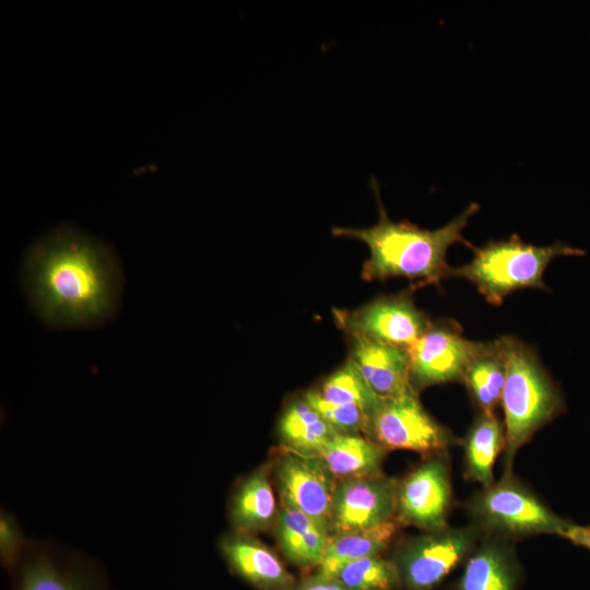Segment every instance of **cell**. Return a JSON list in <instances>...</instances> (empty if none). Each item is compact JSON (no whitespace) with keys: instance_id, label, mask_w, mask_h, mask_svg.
I'll use <instances>...</instances> for the list:
<instances>
[{"instance_id":"obj_29","label":"cell","mask_w":590,"mask_h":590,"mask_svg":"<svg viewBox=\"0 0 590 590\" xmlns=\"http://www.w3.org/2000/svg\"><path fill=\"white\" fill-rule=\"evenodd\" d=\"M559 536L590 551V526L570 523Z\"/></svg>"},{"instance_id":"obj_25","label":"cell","mask_w":590,"mask_h":590,"mask_svg":"<svg viewBox=\"0 0 590 590\" xmlns=\"http://www.w3.org/2000/svg\"><path fill=\"white\" fill-rule=\"evenodd\" d=\"M331 578L350 590H394L401 586L396 562L380 555L346 563Z\"/></svg>"},{"instance_id":"obj_26","label":"cell","mask_w":590,"mask_h":590,"mask_svg":"<svg viewBox=\"0 0 590 590\" xmlns=\"http://www.w3.org/2000/svg\"><path fill=\"white\" fill-rule=\"evenodd\" d=\"M303 397L338 434L365 435L368 416L357 406L326 400L316 389L306 391Z\"/></svg>"},{"instance_id":"obj_3","label":"cell","mask_w":590,"mask_h":590,"mask_svg":"<svg viewBox=\"0 0 590 590\" xmlns=\"http://www.w3.org/2000/svg\"><path fill=\"white\" fill-rule=\"evenodd\" d=\"M502 340L507 359L500 399L505 428L503 476H509L518 450L557 417L565 410V403L533 347L511 335H504Z\"/></svg>"},{"instance_id":"obj_14","label":"cell","mask_w":590,"mask_h":590,"mask_svg":"<svg viewBox=\"0 0 590 590\" xmlns=\"http://www.w3.org/2000/svg\"><path fill=\"white\" fill-rule=\"evenodd\" d=\"M220 551L231 570L260 590H291L295 580L267 545L247 533L220 540Z\"/></svg>"},{"instance_id":"obj_27","label":"cell","mask_w":590,"mask_h":590,"mask_svg":"<svg viewBox=\"0 0 590 590\" xmlns=\"http://www.w3.org/2000/svg\"><path fill=\"white\" fill-rule=\"evenodd\" d=\"M30 540L25 538L15 517L1 509L0 512V559L2 566L12 571L25 551Z\"/></svg>"},{"instance_id":"obj_2","label":"cell","mask_w":590,"mask_h":590,"mask_svg":"<svg viewBox=\"0 0 590 590\" xmlns=\"http://www.w3.org/2000/svg\"><path fill=\"white\" fill-rule=\"evenodd\" d=\"M378 208V221L364 228L333 227L332 234L364 243L369 257L364 262V281H385L404 278L417 281L414 291L422 286L439 285L450 276L447 251L455 244L472 245L463 237L469 220L480 210L476 202L470 203L461 213L436 229L421 228L410 221L394 222L389 219L381 202L378 184L371 179Z\"/></svg>"},{"instance_id":"obj_4","label":"cell","mask_w":590,"mask_h":590,"mask_svg":"<svg viewBox=\"0 0 590 590\" xmlns=\"http://www.w3.org/2000/svg\"><path fill=\"white\" fill-rule=\"evenodd\" d=\"M470 262L451 268L450 276L472 283L485 300L500 306L511 292L523 288L550 291L543 281L552 260L566 256H585L583 249L562 241L547 246L524 243L517 234L508 239L491 240L471 248Z\"/></svg>"},{"instance_id":"obj_1","label":"cell","mask_w":590,"mask_h":590,"mask_svg":"<svg viewBox=\"0 0 590 590\" xmlns=\"http://www.w3.org/2000/svg\"><path fill=\"white\" fill-rule=\"evenodd\" d=\"M23 275L33 308L55 327L108 319L121 288L120 270L109 248L71 225L49 231L31 247Z\"/></svg>"},{"instance_id":"obj_16","label":"cell","mask_w":590,"mask_h":590,"mask_svg":"<svg viewBox=\"0 0 590 590\" xmlns=\"http://www.w3.org/2000/svg\"><path fill=\"white\" fill-rule=\"evenodd\" d=\"M520 568L512 548L500 538H486L468 556L458 590H516Z\"/></svg>"},{"instance_id":"obj_12","label":"cell","mask_w":590,"mask_h":590,"mask_svg":"<svg viewBox=\"0 0 590 590\" xmlns=\"http://www.w3.org/2000/svg\"><path fill=\"white\" fill-rule=\"evenodd\" d=\"M337 479L315 456L284 449L275 467V484L282 505L297 509L330 532Z\"/></svg>"},{"instance_id":"obj_20","label":"cell","mask_w":590,"mask_h":590,"mask_svg":"<svg viewBox=\"0 0 590 590\" xmlns=\"http://www.w3.org/2000/svg\"><path fill=\"white\" fill-rule=\"evenodd\" d=\"M462 446L465 479L482 488L491 486L494 463L505 446V428L494 412H479Z\"/></svg>"},{"instance_id":"obj_23","label":"cell","mask_w":590,"mask_h":590,"mask_svg":"<svg viewBox=\"0 0 590 590\" xmlns=\"http://www.w3.org/2000/svg\"><path fill=\"white\" fill-rule=\"evenodd\" d=\"M506 375L507 359L502 338L484 342L461 381L480 412H494L500 403Z\"/></svg>"},{"instance_id":"obj_21","label":"cell","mask_w":590,"mask_h":590,"mask_svg":"<svg viewBox=\"0 0 590 590\" xmlns=\"http://www.w3.org/2000/svg\"><path fill=\"white\" fill-rule=\"evenodd\" d=\"M337 434L303 396L286 404L278 422L284 449L305 456H316Z\"/></svg>"},{"instance_id":"obj_18","label":"cell","mask_w":590,"mask_h":590,"mask_svg":"<svg viewBox=\"0 0 590 590\" xmlns=\"http://www.w3.org/2000/svg\"><path fill=\"white\" fill-rule=\"evenodd\" d=\"M275 527L280 548L292 564L299 568L320 564L330 538L326 527L286 505L279 509Z\"/></svg>"},{"instance_id":"obj_19","label":"cell","mask_w":590,"mask_h":590,"mask_svg":"<svg viewBox=\"0 0 590 590\" xmlns=\"http://www.w3.org/2000/svg\"><path fill=\"white\" fill-rule=\"evenodd\" d=\"M387 450L365 435L337 434L315 456L337 481L376 475Z\"/></svg>"},{"instance_id":"obj_11","label":"cell","mask_w":590,"mask_h":590,"mask_svg":"<svg viewBox=\"0 0 590 590\" xmlns=\"http://www.w3.org/2000/svg\"><path fill=\"white\" fill-rule=\"evenodd\" d=\"M452 489L448 463L430 456L400 482L396 491V518L427 532L447 528Z\"/></svg>"},{"instance_id":"obj_9","label":"cell","mask_w":590,"mask_h":590,"mask_svg":"<svg viewBox=\"0 0 590 590\" xmlns=\"http://www.w3.org/2000/svg\"><path fill=\"white\" fill-rule=\"evenodd\" d=\"M483 346L484 342L464 338L457 321L432 320L426 331L408 351L411 388L418 393L432 386L461 382L468 366Z\"/></svg>"},{"instance_id":"obj_10","label":"cell","mask_w":590,"mask_h":590,"mask_svg":"<svg viewBox=\"0 0 590 590\" xmlns=\"http://www.w3.org/2000/svg\"><path fill=\"white\" fill-rule=\"evenodd\" d=\"M11 573V590H109L90 559L50 542L30 540Z\"/></svg>"},{"instance_id":"obj_6","label":"cell","mask_w":590,"mask_h":590,"mask_svg":"<svg viewBox=\"0 0 590 590\" xmlns=\"http://www.w3.org/2000/svg\"><path fill=\"white\" fill-rule=\"evenodd\" d=\"M365 436L388 450H412L435 456L456 444L452 433L422 405L412 388L384 399L369 415Z\"/></svg>"},{"instance_id":"obj_15","label":"cell","mask_w":590,"mask_h":590,"mask_svg":"<svg viewBox=\"0 0 590 590\" xmlns=\"http://www.w3.org/2000/svg\"><path fill=\"white\" fill-rule=\"evenodd\" d=\"M347 338V358L357 367L377 396L387 399L411 389L409 382L410 355L406 350L371 339Z\"/></svg>"},{"instance_id":"obj_28","label":"cell","mask_w":590,"mask_h":590,"mask_svg":"<svg viewBox=\"0 0 590 590\" xmlns=\"http://www.w3.org/2000/svg\"><path fill=\"white\" fill-rule=\"evenodd\" d=\"M291 590H350L333 578L315 575L295 583Z\"/></svg>"},{"instance_id":"obj_13","label":"cell","mask_w":590,"mask_h":590,"mask_svg":"<svg viewBox=\"0 0 590 590\" xmlns=\"http://www.w3.org/2000/svg\"><path fill=\"white\" fill-rule=\"evenodd\" d=\"M397 483L382 473L338 481L330 534L367 530L394 519Z\"/></svg>"},{"instance_id":"obj_8","label":"cell","mask_w":590,"mask_h":590,"mask_svg":"<svg viewBox=\"0 0 590 590\" xmlns=\"http://www.w3.org/2000/svg\"><path fill=\"white\" fill-rule=\"evenodd\" d=\"M480 534L474 526L447 527L412 539L393 559L401 586L406 590H432L468 558Z\"/></svg>"},{"instance_id":"obj_7","label":"cell","mask_w":590,"mask_h":590,"mask_svg":"<svg viewBox=\"0 0 590 590\" xmlns=\"http://www.w3.org/2000/svg\"><path fill=\"white\" fill-rule=\"evenodd\" d=\"M332 314L347 337L371 339L406 351L432 322L415 306L410 288L379 296L356 309L333 308Z\"/></svg>"},{"instance_id":"obj_22","label":"cell","mask_w":590,"mask_h":590,"mask_svg":"<svg viewBox=\"0 0 590 590\" xmlns=\"http://www.w3.org/2000/svg\"><path fill=\"white\" fill-rule=\"evenodd\" d=\"M400 524L394 518L371 529L330 534L317 575L331 578L346 563L380 555L396 536Z\"/></svg>"},{"instance_id":"obj_17","label":"cell","mask_w":590,"mask_h":590,"mask_svg":"<svg viewBox=\"0 0 590 590\" xmlns=\"http://www.w3.org/2000/svg\"><path fill=\"white\" fill-rule=\"evenodd\" d=\"M278 514L267 468H259L234 488L228 516L235 532L250 534L266 530L275 523Z\"/></svg>"},{"instance_id":"obj_5","label":"cell","mask_w":590,"mask_h":590,"mask_svg":"<svg viewBox=\"0 0 590 590\" xmlns=\"http://www.w3.org/2000/svg\"><path fill=\"white\" fill-rule=\"evenodd\" d=\"M472 526L500 539L557 534L571 523L545 505L514 475L482 488L467 504Z\"/></svg>"},{"instance_id":"obj_24","label":"cell","mask_w":590,"mask_h":590,"mask_svg":"<svg viewBox=\"0 0 590 590\" xmlns=\"http://www.w3.org/2000/svg\"><path fill=\"white\" fill-rule=\"evenodd\" d=\"M316 390L322 398L331 402L357 406L368 417L384 400L371 390L357 367L349 358L329 375Z\"/></svg>"}]
</instances>
